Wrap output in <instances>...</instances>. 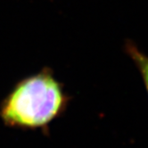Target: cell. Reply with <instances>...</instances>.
Listing matches in <instances>:
<instances>
[{
	"instance_id": "6da1fadb",
	"label": "cell",
	"mask_w": 148,
	"mask_h": 148,
	"mask_svg": "<svg viewBox=\"0 0 148 148\" xmlns=\"http://www.w3.org/2000/svg\"><path fill=\"white\" fill-rule=\"evenodd\" d=\"M67 102L61 83L44 69L16 84L1 104L0 117L11 127L43 128L62 112Z\"/></svg>"
},
{
	"instance_id": "7a4b0ae2",
	"label": "cell",
	"mask_w": 148,
	"mask_h": 148,
	"mask_svg": "<svg viewBox=\"0 0 148 148\" xmlns=\"http://www.w3.org/2000/svg\"><path fill=\"white\" fill-rule=\"evenodd\" d=\"M125 51L134 62L138 72L140 73L145 89L148 96V56L143 53L136 46L134 42L130 40L126 41Z\"/></svg>"
}]
</instances>
